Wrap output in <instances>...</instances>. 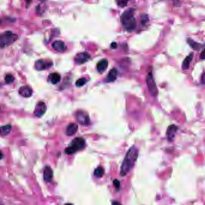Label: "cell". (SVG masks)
Masks as SVG:
<instances>
[{
    "mask_svg": "<svg viewBox=\"0 0 205 205\" xmlns=\"http://www.w3.org/2000/svg\"><path fill=\"white\" fill-rule=\"evenodd\" d=\"M25 1H26V2H27V4H30L31 3V2L32 0H25Z\"/></svg>",
    "mask_w": 205,
    "mask_h": 205,
    "instance_id": "31",
    "label": "cell"
},
{
    "mask_svg": "<svg viewBox=\"0 0 205 205\" xmlns=\"http://www.w3.org/2000/svg\"><path fill=\"white\" fill-rule=\"evenodd\" d=\"M108 64V60L106 59H104L100 61L97 64V70L98 72L100 73L104 72L105 70L107 69Z\"/></svg>",
    "mask_w": 205,
    "mask_h": 205,
    "instance_id": "16",
    "label": "cell"
},
{
    "mask_svg": "<svg viewBox=\"0 0 205 205\" xmlns=\"http://www.w3.org/2000/svg\"><path fill=\"white\" fill-rule=\"evenodd\" d=\"M187 41H188V44H189V46H190L192 49H195V50H198V49H200L201 47V45L200 44H199V43H198L194 41L193 40H192V39L190 38H188Z\"/></svg>",
    "mask_w": 205,
    "mask_h": 205,
    "instance_id": "20",
    "label": "cell"
},
{
    "mask_svg": "<svg viewBox=\"0 0 205 205\" xmlns=\"http://www.w3.org/2000/svg\"><path fill=\"white\" fill-rule=\"evenodd\" d=\"M117 75H118V72L117 69H116V68H113L112 70L110 71L106 78L105 82L107 83H110V82H113L115 81L117 79Z\"/></svg>",
    "mask_w": 205,
    "mask_h": 205,
    "instance_id": "15",
    "label": "cell"
},
{
    "mask_svg": "<svg viewBox=\"0 0 205 205\" xmlns=\"http://www.w3.org/2000/svg\"><path fill=\"white\" fill-rule=\"evenodd\" d=\"M139 151L135 146L132 147L127 151L121 166L120 175L122 176H126L133 167L138 158Z\"/></svg>",
    "mask_w": 205,
    "mask_h": 205,
    "instance_id": "1",
    "label": "cell"
},
{
    "mask_svg": "<svg viewBox=\"0 0 205 205\" xmlns=\"http://www.w3.org/2000/svg\"><path fill=\"white\" fill-rule=\"evenodd\" d=\"M90 55L87 52H82L77 54L75 58V62L77 64H82L89 60Z\"/></svg>",
    "mask_w": 205,
    "mask_h": 205,
    "instance_id": "9",
    "label": "cell"
},
{
    "mask_svg": "<svg viewBox=\"0 0 205 205\" xmlns=\"http://www.w3.org/2000/svg\"><path fill=\"white\" fill-rule=\"evenodd\" d=\"M146 84L151 95L153 97H156L158 95V90L152 72L149 73L146 77Z\"/></svg>",
    "mask_w": 205,
    "mask_h": 205,
    "instance_id": "5",
    "label": "cell"
},
{
    "mask_svg": "<svg viewBox=\"0 0 205 205\" xmlns=\"http://www.w3.org/2000/svg\"><path fill=\"white\" fill-rule=\"evenodd\" d=\"M61 79L60 75L57 73H52L48 76V81L54 85L58 84Z\"/></svg>",
    "mask_w": 205,
    "mask_h": 205,
    "instance_id": "17",
    "label": "cell"
},
{
    "mask_svg": "<svg viewBox=\"0 0 205 205\" xmlns=\"http://www.w3.org/2000/svg\"><path fill=\"white\" fill-rule=\"evenodd\" d=\"M53 177V171L49 166H46L43 170V179L47 182H51Z\"/></svg>",
    "mask_w": 205,
    "mask_h": 205,
    "instance_id": "13",
    "label": "cell"
},
{
    "mask_svg": "<svg viewBox=\"0 0 205 205\" xmlns=\"http://www.w3.org/2000/svg\"><path fill=\"white\" fill-rule=\"evenodd\" d=\"M12 130V125H6L4 126H2L1 128V135L2 136L7 135H8Z\"/></svg>",
    "mask_w": 205,
    "mask_h": 205,
    "instance_id": "19",
    "label": "cell"
},
{
    "mask_svg": "<svg viewBox=\"0 0 205 205\" xmlns=\"http://www.w3.org/2000/svg\"><path fill=\"white\" fill-rule=\"evenodd\" d=\"M86 146L85 140L81 138L74 139L70 145L65 149V153L67 155H71L77 151L82 150Z\"/></svg>",
    "mask_w": 205,
    "mask_h": 205,
    "instance_id": "3",
    "label": "cell"
},
{
    "mask_svg": "<svg viewBox=\"0 0 205 205\" xmlns=\"http://www.w3.org/2000/svg\"><path fill=\"white\" fill-rule=\"evenodd\" d=\"M87 82V80L86 78H80L76 82V86L78 87H81L84 86Z\"/></svg>",
    "mask_w": 205,
    "mask_h": 205,
    "instance_id": "22",
    "label": "cell"
},
{
    "mask_svg": "<svg viewBox=\"0 0 205 205\" xmlns=\"http://www.w3.org/2000/svg\"><path fill=\"white\" fill-rule=\"evenodd\" d=\"M133 9H129L121 16V22L124 28L129 32L133 31L136 27V21L134 18Z\"/></svg>",
    "mask_w": 205,
    "mask_h": 205,
    "instance_id": "2",
    "label": "cell"
},
{
    "mask_svg": "<svg viewBox=\"0 0 205 205\" xmlns=\"http://www.w3.org/2000/svg\"><path fill=\"white\" fill-rule=\"evenodd\" d=\"M177 130H178V127L176 125H173V124L170 125L168 127L167 132H166V135H167V139L168 141L172 142L174 140L175 135Z\"/></svg>",
    "mask_w": 205,
    "mask_h": 205,
    "instance_id": "10",
    "label": "cell"
},
{
    "mask_svg": "<svg viewBox=\"0 0 205 205\" xmlns=\"http://www.w3.org/2000/svg\"><path fill=\"white\" fill-rule=\"evenodd\" d=\"M149 21V16L148 15L144 14L142 15L141 17V23L142 25H145Z\"/></svg>",
    "mask_w": 205,
    "mask_h": 205,
    "instance_id": "25",
    "label": "cell"
},
{
    "mask_svg": "<svg viewBox=\"0 0 205 205\" xmlns=\"http://www.w3.org/2000/svg\"><path fill=\"white\" fill-rule=\"evenodd\" d=\"M112 205H122V204L118 201H114L112 203Z\"/></svg>",
    "mask_w": 205,
    "mask_h": 205,
    "instance_id": "30",
    "label": "cell"
},
{
    "mask_svg": "<svg viewBox=\"0 0 205 205\" xmlns=\"http://www.w3.org/2000/svg\"><path fill=\"white\" fill-rule=\"evenodd\" d=\"M18 38L17 34L10 31H7L0 36V45L2 49L13 44Z\"/></svg>",
    "mask_w": 205,
    "mask_h": 205,
    "instance_id": "4",
    "label": "cell"
},
{
    "mask_svg": "<svg viewBox=\"0 0 205 205\" xmlns=\"http://www.w3.org/2000/svg\"><path fill=\"white\" fill-rule=\"evenodd\" d=\"M46 109L47 108L45 103L42 101H40L36 104L34 111V114L36 116L40 118L45 113Z\"/></svg>",
    "mask_w": 205,
    "mask_h": 205,
    "instance_id": "7",
    "label": "cell"
},
{
    "mask_svg": "<svg viewBox=\"0 0 205 205\" xmlns=\"http://www.w3.org/2000/svg\"><path fill=\"white\" fill-rule=\"evenodd\" d=\"M14 81H15V78L12 75H7L5 77V82L7 84H10L13 83Z\"/></svg>",
    "mask_w": 205,
    "mask_h": 205,
    "instance_id": "24",
    "label": "cell"
},
{
    "mask_svg": "<svg viewBox=\"0 0 205 205\" xmlns=\"http://www.w3.org/2000/svg\"><path fill=\"white\" fill-rule=\"evenodd\" d=\"M129 0H116L117 5L120 7H124L127 6Z\"/></svg>",
    "mask_w": 205,
    "mask_h": 205,
    "instance_id": "23",
    "label": "cell"
},
{
    "mask_svg": "<svg viewBox=\"0 0 205 205\" xmlns=\"http://www.w3.org/2000/svg\"><path fill=\"white\" fill-rule=\"evenodd\" d=\"M52 65V62L43 60H38L35 63V68L37 70L41 71L46 70Z\"/></svg>",
    "mask_w": 205,
    "mask_h": 205,
    "instance_id": "8",
    "label": "cell"
},
{
    "mask_svg": "<svg viewBox=\"0 0 205 205\" xmlns=\"http://www.w3.org/2000/svg\"><path fill=\"white\" fill-rule=\"evenodd\" d=\"M193 58V53H191V54H189V55H188L185 59L183 60V62L182 63V68L183 70H187L189 68V65H190V63L191 62Z\"/></svg>",
    "mask_w": 205,
    "mask_h": 205,
    "instance_id": "18",
    "label": "cell"
},
{
    "mask_svg": "<svg viewBox=\"0 0 205 205\" xmlns=\"http://www.w3.org/2000/svg\"><path fill=\"white\" fill-rule=\"evenodd\" d=\"M78 127L77 124L71 123L67 125L66 130V134L69 136L73 135L77 132V131H78Z\"/></svg>",
    "mask_w": 205,
    "mask_h": 205,
    "instance_id": "14",
    "label": "cell"
},
{
    "mask_svg": "<svg viewBox=\"0 0 205 205\" xmlns=\"http://www.w3.org/2000/svg\"><path fill=\"white\" fill-rule=\"evenodd\" d=\"M111 47L112 49H116L117 47V44L116 43H115V42H113V43H111Z\"/></svg>",
    "mask_w": 205,
    "mask_h": 205,
    "instance_id": "29",
    "label": "cell"
},
{
    "mask_svg": "<svg viewBox=\"0 0 205 205\" xmlns=\"http://www.w3.org/2000/svg\"><path fill=\"white\" fill-rule=\"evenodd\" d=\"M52 47L55 50L58 52H63L65 51L66 49V46L64 43L60 40H57L54 41L52 44Z\"/></svg>",
    "mask_w": 205,
    "mask_h": 205,
    "instance_id": "11",
    "label": "cell"
},
{
    "mask_svg": "<svg viewBox=\"0 0 205 205\" xmlns=\"http://www.w3.org/2000/svg\"><path fill=\"white\" fill-rule=\"evenodd\" d=\"M200 58L201 59H205V49L201 52L200 56Z\"/></svg>",
    "mask_w": 205,
    "mask_h": 205,
    "instance_id": "28",
    "label": "cell"
},
{
    "mask_svg": "<svg viewBox=\"0 0 205 205\" xmlns=\"http://www.w3.org/2000/svg\"><path fill=\"white\" fill-rule=\"evenodd\" d=\"M200 82H201V84L202 85H205V72H204L201 76V79H200Z\"/></svg>",
    "mask_w": 205,
    "mask_h": 205,
    "instance_id": "27",
    "label": "cell"
},
{
    "mask_svg": "<svg viewBox=\"0 0 205 205\" xmlns=\"http://www.w3.org/2000/svg\"><path fill=\"white\" fill-rule=\"evenodd\" d=\"M19 93L22 97L28 98L32 95L33 91L30 87L25 85L20 88L19 90Z\"/></svg>",
    "mask_w": 205,
    "mask_h": 205,
    "instance_id": "12",
    "label": "cell"
},
{
    "mask_svg": "<svg viewBox=\"0 0 205 205\" xmlns=\"http://www.w3.org/2000/svg\"><path fill=\"white\" fill-rule=\"evenodd\" d=\"M77 119L80 124L83 125H89L90 121L88 113L84 111H78L77 113Z\"/></svg>",
    "mask_w": 205,
    "mask_h": 205,
    "instance_id": "6",
    "label": "cell"
},
{
    "mask_svg": "<svg viewBox=\"0 0 205 205\" xmlns=\"http://www.w3.org/2000/svg\"><path fill=\"white\" fill-rule=\"evenodd\" d=\"M113 185L114 186L117 188V189H119L120 188V183L119 182V181L117 179H114L113 181Z\"/></svg>",
    "mask_w": 205,
    "mask_h": 205,
    "instance_id": "26",
    "label": "cell"
},
{
    "mask_svg": "<svg viewBox=\"0 0 205 205\" xmlns=\"http://www.w3.org/2000/svg\"><path fill=\"white\" fill-rule=\"evenodd\" d=\"M65 205H74V204H71V203H67V204H66Z\"/></svg>",
    "mask_w": 205,
    "mask_h": 205,
    "instance_id": "32",
    "label": "cell"
},
{
    "mask_svg": "<svg viewBox=\"0 0 205 205\" xmlns=\"http://www.w3.org/2000/svg\"><path fill=\"white\" fill-rule=\"evenodd\" d=\"M104 175V169L102 167L99 166L94 171V175L98 178H102Z\"/></svg>",
    "mask_w": 205,
    "mask_h": 205,
    "instance_id": "21",
    "label": "cell"
}]
</instances>
